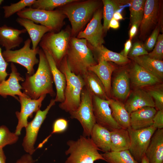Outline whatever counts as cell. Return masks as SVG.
Here are the masks:
<instances>
[{"label": "cell", "mask_w": 163, "mask_h": 163, "mask_svg": "<svg viewBox=\"0 0 163 163\" xmlns=\"http://www.w3.org/2000/svg\"><path fill=\"white\" fill-rule=\"evenodd\" d=\"M88 45L92 51L93 54L96 56L97 61L103 60L108 62H112L118 65H124L130 62L127 57H124L119 53H117L107 49L103 45L96 48L91 46L88 43Z\"/></svg>", "instance_id": "obj_31"}, {"label": "cell", "mask_w": 163, "mask_h": 163, "mask_svg": "<svg viewBox=\"0 0 163 163\" xmlns=\"http://www.w3.org/2000/svg\"><path fill=\"white\" fill-rule=\"evenodd\" d=\"M140 163H149L148 160L145 155L142 158Z\"/></svg>", "instance_id": "obj_51"}, {"label": "cell", "mask_w": 163, "mask_h": 163, "mask_svg": "<svg viewBox=\"0 0 163 163\" xmlns=\"http://www.w3.org/2000/svg\"><path fill=\"white\" fill-rule=\"evenodd\" d=\"M160 3L158 0H145L143 15L140 25L139 38H144L158 21Z\"/></svg>", "instance_id": "obj_16"}, {"label": "cell", "mask_w": 163, "mask_h": 163, "mask_svg": "<svg viewBox=\"0 0 163 163\" xmlns=\"http://www.w3.org/2000/svg\"><path fill=\"white\" fill-rule=\"evenodd\" d=\"M46 95H42L37 99L29 97L18 96V101L21 105L20 111H17L15 115L18 123L14 133L19 136L23 128H25L28 123V119L32 117L33 114L40 109L42 102Z\"/></svg>", "instance_id": "obj_13"}, {"label": "cell", "mask_w": 163, "mask_h": 163, "mask_svg": "<svg viewBox=\"0 0 163 163\" xmlns=\"http://www.w3.org/2000/svg\"><path fill=\"white\" fill-rule=\"evenodd\" d=\"M36 0H21L15 3H11L9 5L3 6L2 8L4 10V18H9L26 7H31Z\"/></svg>", "instance_id": "obj_36"}, {"label": "cell", "mask_w": 163, "mask_h": 163, "mask_svg": "<svg viewBox=\"0 0 163 163\" xmlns=\"http://www.w3.org/2000/svg\"><path fill=\"white\" fill-rule=\"evenodd\" d=\"M130 79L129 72L123 69L117 74L113 80L112 92L113 96L118 99L125 100L130 93Z\"/></svg>", "instance_id": "obj_25"}, {"label": "cell", "mask_w": 163, "mask_h": 163, "mask_svg": "<svg viewBox=\"0 0 163 163\" xmlns=\"http://www.w3.org/2000/svg\"><path fill=\"white\" fill-rule=\"evenodd\" d=\"M3 2L4 0H0V5Z\"/></svg>", "instance_id": "obj_52"}, {"label": "cell", "mask_w": 163, "mask_h": 163, "mask_svg": "<svg viewBox=\"0 0 163 163\" xmlns=\"http://www.w3.org/2000/svg\"><path fill=\"white\" fill-rule=\"evenodd\" d=\"M16 21L27 32L31 41L32 48L33 49L37 47L42 38L46 34L52 32L51 29L41 25L37 24L28 19L18 17Z\"/></svg>", "instance_id": "obj_24"}, {"label": "cell", "mask_w": 163, "mask_h": 163, "mask_svg": "<svg viewBox=\"0 0 163 163\" xmlns=\"http://www.w3.org/2000/svg\"><path fill=\"white\" fill-rule=\"evenodd\" d=\"M85 87L92 95L102 99L108 100L104 86L98 77L93 72L88 70L82 77Z\"/></svg>", "instance_id": "obj_27"}, {"label": "cell", "mask_w": 163, "mask_h": 163, "mask_svg": "<svg viewBox=\"0 0 163 163\" xmlns=\"http://www.w3.org/2000/svg\"><path fill=\"white\" fill-rule=\"evenodd\" d=\"M157 112L154 107H146L130 113V127L138 130L149 127L153 124V118Z\"/></svg>", "instance_id": "obj_17"}, {"label": "cell", "mask_w": 163, "mask_h": 163, "mask_svg": "<svg viewBox=\"0 0 163 163\" xmlns=\"http://www.w3.org/2000/svg\"><path fill=\"white\" fill-rule=\"evenodd\" d=\"M38 54L39 62L36 72L32 75L26 73L24 81L21 84L24 93L34 99L47 94L54 97L56 94L53 89V80L49 63L41 49Z\"/></svg>", "instance_id": "obj_1"}, {"label": "cell", "mask_w": 163, "mask_h": 163, "mask_svg": "<svg viewBox=\"0 0 163 163\" xmlns=\"http://www.w3.org/2000/svg\"><path fill=\"white\" fill-rule=\"evenodd\" d=\"M76 0H36L31 6L34 9L53 11L58 7H61Z\"/></svg>", "instance_id": "obj_35"}, {"label": "cell", "mask_w": 163, "mask_h": 163, "mask_svg": "<svg viewBox=\"0 0 163 163\" xmlns=\"http://www.w3.org/2000/svg\"><path fill=\"white\" fill-rule=\"evenodd\" d=\"M31 43L30 39L28 38L20 49L15 50H5L2 52L3 56L7 62L17 63L22 66L26 69L27 73L29 75L35 73L34 67L39 62L36 55L40 49L38 46L34 49L31 48Z\"/></svg>", "instance_id": "obj_8"}, {"label": "cell", "mask_w": 163, "mask_h": 163, "mask_svg": "<svg viewBox=\"0 0 163 163\" xmlns=\"http://www.w3.org/2000/svg\"><path fill=\"white\" fill-rule=\"evenodd\" d=\"M154 100L157 111L163 110V90L162 88L152 89L148 91Z\"/></svg>", "instance_id": "obj_40"}, {"label": "cell", "mask_w": 163, "mask_h": 163, "mask_svg": "<svg viewBox=\"0 0 163 163\" xmlns=\"http://www.w3.org/2000/svg\"><path fill=\"white\" fill-rule=\"evenodd\" d=\"M18 138V136L14 133L11 132L5 126H0V149L7 145L15 143Z\"/></svg>", "instance_id": "obj_37"}, {"label": "cell", "mask_w": 163, "mask_h": 163, "mask_svg": "<svg viewBox=\"0 0 163 163\" xmlns=\"http://www.w3.org/2000/svg\"><path fill=\"white\" fill-rule=\"evenodd\" d=\"M147 72L160 80L163 77V62L145 55L130 58Z\"/></svg>", "instance_id": "obj_29"}, {"label": "cell", "mask_w": 163, "mask_h": 163, "mask_svg": "<svg viewBox=\"0 0 163 163\" xmlns=\"http://www.w3.org/2000/svg\"><path fill=\"white\" fill-rule=\"evenodd\" d=\"M145 155L149 163H163V129L155 131Z\"/></svg>", "instance_id": "obj_20"}, {"label": "cell", "mask_w": 163, "mask_h": 163, "mask_svg": "<svg viewBox=\"0 0 163 163\" xmlns=\"http://www.w3.org/2000/svg\"><path fill=\"white\" fill-rule=\"evenodd\" d=\"M68 126V122L67 120L64 118H60L55 120L53 124L52 132L49 136L39 145L37 148H40L42 147L47 142L52 134L64 132L67 129Z\"/></svg>", "instance_id": "obj_38"}, {"label": "cell", "mask_w": 163, "mask_h": 163, "mask_svg": "<svg viewBox=\"0 0 163 163\" xmlns=\"http://www.w3.org/2000/svg\"><path fill=\"white\" fill-rule=\"evenodd\" d=\"M148 56L152 59L162 60L163 58V34L158 35L154 49L151 52L149 53Z\"/></svg>", "instance_id": "obj_39"}, {"label": "cell", "mask_w": 163, "mask_h": 163, "mask_svg": "<svg viewBox=\"0 0 163 163\" xmlns=\"http://www.w3.org/2000/svg\"><path fill=\"white\" fill-rule=\"evenodd\" d=\"M113 18L117 21L121 20L123 19V17L121 14L119 12L117 11H116L114 13Z\"/></svg>", "instance_id": "obj_50"}, {"label": "cell", "mask_w": 163, "mask_h": 163, "mask_svg": "<svg viewBox=\"0 0 163 163\" xmlns=\"http://www.w3.org/2000/svg\"><path fill=\"white\" fill-rule=\"evenodd\" d=\"M97 64L89 67L88 70L94 72L103 83L108 97L110 99L111 78L113 72L116 67L110 62L103 60L97 61Z\"/></svg>", "instance_id": "obj_21"}, {"label": "cell", "mask_w": 163, "mask_h": 163, "mask_svg": "<svg viewBox=\"0 0 163 163\" xmlns=\"http://www.w3.org/2000/svg\"><path fill=\"white\" fill-rule=\"evenodd\" d=\"M27 32L24 28L19 30L4 25L0 27V45L5 50L19 47L23 41L20 35Z\"/></svg>", "instance_id": "obj_18"}, {"label": "cell", "mask_w": 163, "mask_h": 163, "mask_svg": "<svg viewBox=\"0 0 163 163\" xmlns=\"http://www.w3.org/2000/svg\"><path fill=\"white\" fill-rule=\"evenodd\" d=\"M108 163H139L133 157L129 150L119 152H109L101 154Z\"/></svg>", "instance_id": "obj_33"}, {"label": "cell", "mask_w": 163, "mask_h": 163, "mask_svg": "<svg viewBox=\"0 0 163 163\" xmlns=\"http://www.w3.org/2000/svg\"><path fill=\"white\" fill-rule=\"evenodd\" d=\"M71 37V33L67 30L57 33L49 32L44 35L39 43L43 50L51 55L57 67L66 54Z\"/></svg>", "instance_id": "obj_6"}, {"label": "cell", "mask_w": 163, "mask_h": 163, "mask_svg": "<svg viewBox=\"0 0 163 163\" xmlns=\"http://www.w3.org/2000/svg\"><path fill=\"white\" fill-rule=\"evenodd\" d=\"M6 157L3 149H0V163H6Z\"/></svg>", "instance_id": "obj_49"}, {"label": "cell", "mask_w": 163, "mask_h": 163, "mask_svg": "<svg viewBox=\"0 0 163 163\" xmlns=\"http://www.w3.org/2000/svg\"><path fill=\"white\" fill-rule=\"evenodd\" d=\"M110 151L119 152L128 150L130 138L127 129H117L110 131Z\"/></svg>", "instance_id": "obj_28"}, {"label": "cell", "mask_w": 163, "mask_h": 163, "mask_svg": "<svg viewBox=\"0 0 163 163\" xmlns=\"http://www.w3.org/2000/svg\"><path fill=\"white\" fill-rule=\"evenodd\" d=\"M66 77V85L64 95V101L59 104L60 108L69 113L76 110L81 102L82 91L85 86L82 77L76 75L71 71L68 64L66 56L58 67Z\"/></svg>", "instance_id": "obj_4"}, {"label": "cell", "mask_w": 163, "mask_h": 163, "mask_svg": "<svg viewBox=\"0 0 163 163\" xmlns=\"http://www.w3.org/2000/svg\"><path fill=\"white\" fill-rule=\"evenodd\" d=\"M101 4L100 2L97 0H76L60 7L59 10L67 16L71 23L72 37H74L78 34L99 8Z\"/></svg>", "instance_id": "obj_3"}, {"label": "cell", "mask_w": 163, "mask_h": 163, "mask_svg": "<svg viewBox=\"0 0 163 163\" xmlns=\"http://www.w3.org/2000/svg\"><path fill=\"white\" fill-rule=\"evenodd\" d=\"M127 129L130 138L128 150L136 161L140 163L145 155L151 137L157 129L153 125L140 130H134L130 127Z\"/></svg>", "instance_id": "obj_10"}, {"label": "cell", "mask_w": 163, "mask_h": 163, "mask_svg": "<svg viewBox=\"0 0 163 163\" xmlns=\"http://www.w3.org/2000/svg\"><path fill=\"white\" fill-rule=\"evenodd\" d=\"M67 145L68 148L65 153L69 157L65 163H94L99 160L105 161L90 137L81 136L76 140H68Z\"/></svg>", "instance_id": "obj_5"}, {"label": "cell", "mask_w": 163, "mask_h": 163, "mask_svg": "<svg viewBox=\"0 0 163 163\" xmlns=\"http://www.w3.org/2000/svg\"><path fill=\"white\" fill-rule=\"evenodd\" d=\"M132 46L131 40L129 39L124 44V49L119 53L122 56L127 57Z\"/></svg>", "instance_id": "obj_45"}, {"label": "cell", "mask_w": 163, "mask_h": 163, "mask_svg": "<svg viewBox=\"0 0 163 163\" xmlns=\"http://www.w3.org/2000/svg\"><path fill=\"white\" fill-rule=\"evenodd\" d=\"M35 161L31 155L27 154L24 155L16 163H34Z\"/></svg>", "instance_id": "obj_46"}, {"label": "cell", "mask_w": 163, "mask_h": 163, "mask_svg": "<svg viewBox=\"0 0 163 163\" xmlns=\"http://www.w3.org/2000/svg\"><path fill=\"white\" fill-rule=\"evenodd\" d=\"M124 105L130 114L144 107H155L154 100L149 92L141 89L134 91Z\"/></svg>", "instance_id": "obj_19"}, {"label": "cell", "mask_w": 163, "mask_h": 163, "mask_svg": "<svg viewBox=\"0 0 163 163\" xmlns=\"http://www.w3.org/2000/svg\"><path fill=\"white\" fill-rule=\"evenodd\" d=\"M145 2V0L130 1V11L131 26L136 24L140 26L143 15Z\"/></svg>", "instance_id": "obj_34"}, {"label": "cell", "mask_w": 163, "mask_h": 163, "mask_svg": "<svg viewBox=\"0 0 163 163\" xmlns=\"http://www.w3.org/2000/svg\"><path fill=\"white\" fill-rule=\"evenodd\" d=\"M10 66L11 72L8 78L0 83V95L4 98L11 96L18 100L16 95L29 97L21 91L22 87L19 83L20 81L24 82V78L21 76L13 63H11Z\"/></svg>", "instance_id": "obj_15"}, {"label": "cell", "mask_w": 163, "mask_h": 163, "mask_svg": "<svg viewBox=\"0 0 163 163\" xmlns=\"http://www.w3.org/2000/svg\"><path fill=\"white\" fill-rule=\"evenodd\" d=\"M110 100L109 106L114 119L121 127L128 129L130 127V114L124 104L117 100L110 99Z\"/></svg>", "instance_id": "obj_30"}, {"label": "cell", "mask_w": 163, "mask_h": 163, "mask_svg": "<svg viewBox=\"0 0 163 163\" xmlns=\"http://www.w3.org/2000/svg\"><path fill=\"white\" fill-rule=\"evenodd\" d=\"M43 51L50 66L56 86V92L55 100L56 102L62 103L65 100L64 92L66 82V76L58 68L51 55L46 51Z\"/></svg>", "instance_id": "obj_23"}, {"label": "cell", "mask_w": 163, "mask_h": 163, "mask_svg": "<svg viewBox=\"0 0 163 163\" xmlns=\"http://www.w3.org/2000/svg\"><path fill=\"white\" fill-rule=\"evenodd\" d=\"M8 63L5 60L0 47V83L5 81L8 75L6 69Z\"/></svg>", "instance_id": "obj_43"}, {"label": "cell", "mask_w": 163, "mask_h": 163, "mask_svg": "<svg viewBox=\"0 0 163 163\" xmlns=\"http://www.w3.org/2000/svg\"><path fill=\"white\" fill-rule=\"evenodd\" d=\"M120 24L118 21L112 18L110 22L108 29L111 28L113 29H117L119 27Z\"/></svg>", "instance_id": "obj_48"}, {"label": "cell", "mask_w": 163, "mask_h": 163, "mask_svg": "<svg viewBox=\"0 0 163 163\" xmlns=\"http://www.w3.org/2000/svg\"><path fill=\"white\" fill-rule=\"evenodd\" d=\"M159 26L156 25L151 35L143 44L145 48L147 51L151 50L155 46L159 35Z\"/></svg>", "instance_id": "obj_42"}, {"label": "cell", "mask_w": 163, "mask_h": 163, "mask_svg": "<svg viewBox=\"0 0 163 163\" xmlns=\"http://www.w3.org/2000/svg\"><path fill=\"white\" fill-rule=\"evenodd\" d=\"M93 111L96 123L111 131L122 128L114 119L109 106L110 100L92 95Z\"/></svg>", "instance_id": "obj_14"}, {"label": "cell", "mask_w": 163, "mask_h": 163, "mask_svg": "<svg viewBox=\"0 0 163 163\" xmlns=\"http://www.w3.org/2000/svg\"><path fill=\"white\" fill-rule=\"evenodd\" d=\"M55 102L54 99H52L44 110L42 111L40 109L36 113L33 120L28 123L25 128L26 134L22 145L24 150L28 154L32 155L35 152L34 145L39 129L49 111L51 107L55 104Z\"/></svg>", "instance_id": "obj_11"}, {"label": "cell", "mask_w": 163, "mask_h": 163, "mask_svg": "<svg viewBox=\"0 0 163 163\" xmlns=\"http://www.w3.org/2000/svg\"><path fill=\"white\" fill-rule=\"evenodd\" d=\"M19 17L30 20L48 27L56 33L60 29L65 15L60 10L49 11L26 8L17 13Z\"/></svg>", "instance_id": "obj_7"}, {"label": "cell", "mask_w": 163, "mask_h": 163, "mask_svg": "<svg viewBox=\"0 0 163 163\" xmlns=\"http://www.w3.org/2000/svg\"><path fill=\"white\" fill-rule=\"evenodd\" d=\"M90 137L99 150L104 152L110 151V133L108 129L96 123Z\"/></svg>", "instance_id": "obj_26"}, {"label": "cell", "mask_w": 163, "mask_h": 163, "mask_svg": "<svg viewBox=\"0 0 163 163\" xmlns=\"http://www.w3.org/2000/svg\"><path fill=\"white\" fill-rule=\"evenodd\" d=\"M153 120V125L157 129H163V110L157 111Z\"/></svg>", "instance_id": "obj_44"}, {"label": "cell", "mask_w": 163, "mask_h": 163, "mask_svg": "<svg viewBox=\"0 0 163 163\" xmlns=\"http://www.w3.org/2000/svg\"><path fill=\"white\" fill-rule=\"evenodd\" d=\"M139 27V25L136 24H134L131 26L129 32V39L131 40L136 35Z\"/></svg>", "instance_id": "obj_47"}, {"label": "cell", "mask_w": 163, "mask_h": 163, "mask_svg": "<svg viewBox=\"0 0 163 163\" xmlns=\"http://www.w3.org/2000/svg\"><path fill=\"white\" fill-rule=\"evenodd\" d=\"M69 113L71 119L77 120L80 123L83 129V135L90 137L96 123L93 113L92 95L85 86L82 91L78 107Z\"/></svg>", "instance_id": "obj_9"}, {"label": "cell", "mask_w": 163, "mask_h": 163, "mask_svg": "<svg viewBox=\"0 0 163 163\" xmlns=\"http://www.w3.org/2000/svg\"><path fill=\"white\" fill-rule=\"evenodd\" d=\"M129 74L132 84L136 87L153 85L160 83L161 81L135 62Z\"/></svg>", "instance_id": "obj_22"}, {"label": "cell", "mask_w": 163, "mask_h": 163, "mask_svg": "<svg viewBox=\"0 0 163 163\" xmlns=\"http://www.w3.org/2000/svg\"><path fill=\"white\" fill-rule=\"evenodd\" d=\"M102 1L104 5V23L103 26L104 32L106 33L109 29V24L113 18L114 14L119 8L120 6L124 3V1L112 0H103Z\"/></svg>", "instance_id": "obj_32"}, {"label": "cell", "mask_w": 163, "mask_h": 163, "mask_svg": "<svg viewBox=\"0 0 163 163\" xmlns=\"http://www.w3.org/2000/svg\"><path fill=\"white\" fill-rule=\"evenodd\" d=\"M149 53L145 48L143 44L139 42L134 43L128 53V56L130 58H133L139 56L148 55Z\"/></svg>", "instance_id": "obj_41"}, {"label": "cell", "mask_w": 163, "mask_h": 163, "mask_svg": "<svg viewBox=\"0 0 163 163\" xmlns=\"http://www.w3.org/2000/svg\"><path fill=\"white\" fill-rule=\"evenodd\" d=\"M102 12V9L99 8L94 14L86 28L80 31L77 36L78 38L86 40L88 43L94 48L101 46L104 42V31L101 22Z\"/></svg>", "instance_id": "obj_12"}, {"label": "cell", "mask_w": 163, "mask_h": 163, "mask_svg": "<svg viewBox=\"0 0 163 163\" xmlns=\"http://www.w3.org/2000/svg\"><path fill=\"white\" fill-rule=\"evenodd\" d=\"M66 56L71 72L82 77L89 67L97 64L84 39L71 37Z\"/></svg>", "instance_id": "obj_2"}]
</instances>
